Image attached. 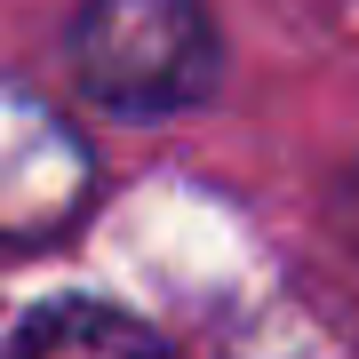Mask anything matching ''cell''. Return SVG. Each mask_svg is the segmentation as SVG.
Instances as JSON below:
<instances>
[{
	"label": "cell",
	"instance_id": "3",
	"mask_svg": "<svg viewBox=\"0 0 359 359\" xmlns=\"http://www.w3.org/2000/svg\"><path fill=\"white\" fill-rule=\"evenodd\" d=\"M0 359H168L160 327H144L136 311L96 304V295H56L16 320Z\"/></svg>",
	"mask_w": 359,
	"mask_h": 359
},
{
	"label": "cell",
	"instance_id": "1",
	"mask_svg": "<svg viewBox=\"0 0 359 359\" xmlns=\"http://www.w3.org/2000/svg\"><path fill=\"white\" fill-rule=\"evenodd\" d=\"M65 65L96 112L176 120L224 88V32L208 0H80Z\"/></svg>",
	"mask_w": 359,
	"mask_h": 359
},
{
	"label": "cell",
	"instance_id": "4",
	"mask_svg": "<svg viewBox=\"0 0 359 359\" xmlns=\"http://www.w3.org/2000/svg\"><path fill=\"white\" fill-rule=\"evenodd\" d=\"M335 224H344L351 240H359V168H351V176H344V192H335Z\"/></svg>",
	"mask_w": 359,
	"mask_h": 359
},
{
	"label": "cell",
	"instance_id": "2",
	"mask_svg": "<svg viewBox=\"0 0 359 359\" xmlns=\"http://www.w3.org/2000/svg\"><path fill=\"white\" fill-rule=\"evenodd\" d=\"M96 208V152L40 88L0 72V256H40Z\"/></svg>",
	"mask_w": 359,
	"mask_h": 359
}]
</instances>
